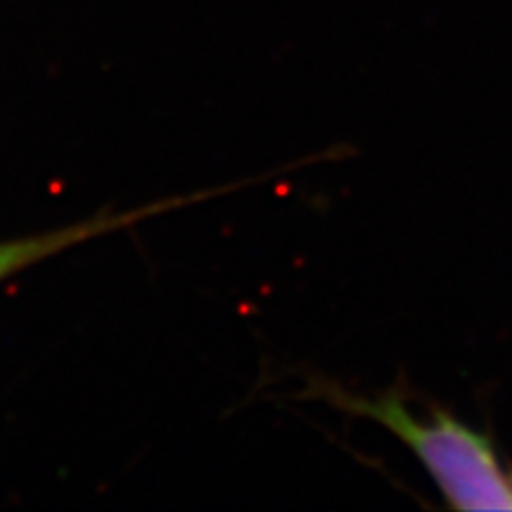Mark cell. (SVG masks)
<instances>
[{
  "instance_id": "6da1fadb",
  "label": "cell",
  "mask_w": 512,
  "mask_h": 512,
  "mask_svg": "<svg viewBox=\"0 0 512 512\" xmlns=\"http://www.w3.org/2000/svg\"><path fill=\"white\" fill-rule=\"evenodd\" d=\"M313 396L396 434L420 458L451 508L512 510V465L501 458L489 434L472 430L441 408H432L427 420L418 418L399 387L363 396L316 380Z\"/></svg>"
},
{
  "instance_id": "7a4b0ae2",
  "label": "cell",
  "mask_w": 512,
  "mask_h": 512,
  "mask_svg": "<svg viewBox=\"0 0 512 512\" xmlns=\"http://www.w3.org/2000/svg\"><path fill=\"white\" fill-rule=\"evenodd\" d=\"M209 192H202V195H188L178 197V200H164L159 204H152V207H143L136 211H126V214H100L95 219L81 221L76 226H67L60 230H50V233L41 235H29V238H19L12 242H0V280L10 278L12 273L22 271V268L34 266L38 261L48 259L62 249H69L79 245L83 240L98 238V235L110 233V230L128 228L131 223H138L147 219V216H155L159 211L174 209V207H185V204H192L197 200H207Z\"/></svg>"
}]
</instances>
